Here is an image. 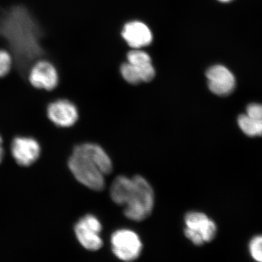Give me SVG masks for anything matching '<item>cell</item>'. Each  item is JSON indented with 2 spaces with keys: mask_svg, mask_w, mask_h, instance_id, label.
I'll use <instances>...</instances> for the list:
<instances>
[{
  "mask_svg": "<svg viewBox=\"0 0 262 262\" xmlns=\"http://www.w3.org/2000/svg\"><path fill=\"white\" fill-rule=\"evenodd\" d=\"M0 34L19 73L24 77L33 63L46 56L42 26L27 7L13 5L1 18Z\"/></svg>",
  "mask_w": 262,
  "mask_h": 262,
  "instance_id": "6da1fadb",
  "label": "cell"
},
{
  "mask_svg": "<svg viewBox=\"0 0 262 262\" xmlns=\"http://www.w3.org/2000/svg\"><path fill=\"white\" fill-rule=\"evenodd\" d=\"M110 195L116 204L125 206V216L135 222L146 220L154 207L152 188L141 176L131 179L119 176L112 184Z\"/></svg>",
  "mask_w": 262,
  "mask_h": 262,
  "instance_id": "7a4b0ae2",
  "label": "cell"
},
{
  "mask_svg": "<svg viewBox=\"0 0 262 262\" xmlns=\"http://www.w3.org/2000/svg\"><path fill=\"white\" fill-rule=\"evenodd\" d=\"M68 165L75 179L85 187L96 191L104 188V174L89 158L73 152Z\"/></svg>",
  "mask_w": 262,
  "mask_h": 262,
  "instance_id": "3957f363",
  "label": "cell"
},
{
  "mask_svg": "<svg viewBox=\"0 0 262 262\" xmlns=\"http://www.w3.org/2000/svg\"><path fill=\"white\" fill-rule=\"evenodd\" d=\"M184 234L195 246H203L215 238L217 227L215 222L201 212H189L184 219Z\"/></svg>",
  "mask_w": 262,
  "mask_h": 262,
  "instance_id": "277c9868",
  "label": "cell"
},
{
  "mask_svg": "<svg viewBox=\"0 0 262 262\" xmlns=\"http://www.w3.org/2000/svg\"><path fill=\"white\" fill-rule=\"evenodd\" d=\"M111 244L115 256L125 262L135 261L142 251L143 245L140 237L130 229H119L114 232Z\"/></svg>",
  "mask_w": 262,
  "mask_h": 262,
  "instance_id": "5b68a950",
  "label": "cell"
},
{
  "mask_svg": "<svg viewBox=\"0 0 262 262\" xmlns=\"http://www.w3.org/2000/svg\"><path fill=\"white\" fill-rule=\"evenodd\" d=\"M27 76L33 87L39 90L53 91L59 83V73L56 65L45 58L33 63Z\"/></svg>",
  "mask_w": 262,
  "mask_h": 262,
  "instance_id": "8992f818",
  "label": "cell"
},
{
  "mask_svg": "<svg viewBox=\"0 0 262 262\" xmlns=\"http://www.w3.org/2000/svg\"><path fill=\"white\" fill-rule=\"evenodd\" d=\"M102 225L94 215L88 214L81 218L76 224L75 232L81 246L91 251H98L103 246L100 233Z\"/></svg>",
  "mask_w": 262,
  "mask_h": 262,
  "instance_id": "52a82bcc",
  "label": "cell"
},
{
  "mask_svg": "<svg viewBox=\"0 0 262 262\" xmlns=\"http://www.w3.org/2000/svg\"><path fill=\"white\" fill-rule=\"evenodd\" d=\"M206 77L208 89L217 96H229L235 89L234 76L225 66L215 65L210 67L207 70Z\"/></svg>",
  "mask_w": 262,
  "mask_h": 262,
  "instance_id": "ba28073f",
  "label": "cell"
},
{
  "mask_svg": "<svg viewBox=\"0 0 262 262\" xmlns=\"http://www.w3.org/2000/svg\"><path fill=\"white\" fill-rule=\"evenodd\" d=\"M48 118L57 126L70 127L78 120V110L73 103L67 99H58L48 106Z\"/></svg>",
  "mask_w": 262,
  "mask_h": 262,
  "instance_id": "9c48e42d",
  "label": "cell"
},
{
  "mask_svg": "<svg viewBox=\"0 0 262 262\" xmlns=\"http://www.w3.org/2000/svg\"><path fill=\"white\" fill-rule=\"evenodd\" d=\"M41 153L40 145L31 137L15 138L11 144V154L18 165L29 166L35 163Z\"/></svg>",
  "mask_w": 262,
  "mask_h": 262,
  "instance_id": "30bf717a",
  "label": "cell"
},
{
  "mask_svg": "<svg viewBox=\"0 0 262 262\" xmlns=\"http://www.w3.org/2000/svg\"><path fill=\"white\" fill-rule=\"evenodd\" d=\"M130 47L140 48L148 46L152 40V34L146 24L140 21L129 22L124 27L122 33Z\"/></svg>",
  "mask_w": 262,
  "mask_h": 262,
  "instance_id": "8fae6325",
  "label": "cell"
},
{
  "mask_svg": "<svg viewBox=\"0 0 262 262\" xmlns=\"http://www.w3.org/2000/svg\"><path fill=\"white\" fill-rule=\"evenodd\" d=\"M74 153L83 155L90 160L96 164L98 168L104 175H108L113 171V163L110 157L101 147L97 144L86 143L75 146L73 151Z\"/></svg>",
  "mask_w": 262,
  "mask_h": 262,
  "instance_id": "7c38bea8",
  "label": "cell"
},
{
  "mask_svg": "<svg viewBox=\"0 0 262 262\" xmlns=\"http://www.w3.org/2000/svg\"><path fill=\"white\" fill-rule=\"evenodd\" d=\"M127 62L130 63L137 71L141 82H150L155 76V71L151 63V58L144 51H130L127 54Z\"/></svg>",
  "mask_w": 262,
  "mask_h": 262,
  "instance_id": "4fadbf2b",
  "label": "cell"
},
{
  "mask_svg": "<svg viewBox=\"0 0 262 262\" xmlns=\"http://www.w3.org/2000/svg\"><path fill=\"white\" fill-rule=\"evenodd\" d=\"M241 130L249 137H261L262 122L248 117L246 114L241 115L237 118Z\"/></svg>",
  "mask_w": 262,
  "mask_h": 262,
  "instance_id": "5bb4252c",
  "label": "cell"
},
{
  "mask_svg": "<svg viewBox=\"0 0 262 262\" xmlns=\"http://www.w3.org/2000/svg\"><path fill=\"white\" fill-rule=\"evenodd\" d=\"M250 256L255 262H262V234L255 235L248 246Z\"/></svg>",
  "mask_w": 262,
  "mask_h": 262,
  "instance_id": "9a60e30c",
  "label": "cell"
},
{
  "mask_svg": "<svg viewBox=\"0 0 262 262\" xmlns=\"http://www.w3.org/2000/svg\"><path fill=\"white\" fill-rule=\"evenodd\" d=\"M13 65V57L10 52L0 49V78L8 75Z\"/></svg>",
  "mask_w": 262,
  "mask_h": 262,
  "instance_id": "2e32d148",
  "label": "cell"
},
{
  "mask_svg": "<svg viewBox=\"0 0 262 262\" xmlns=\"http://www.w3.org/2000/svg\"><path fill=\"white\" fill-rule=\"evenodd\" d=\"M120 72H121L123 78L129 83L137 84L141 82L140 76H139L137 71L128 62L123 63L121 66Z\"/></svg>",
  "mask_w": 262,
  "mask_h": 262,
  "instance_id": "e0dca14e",
  "label": "cell"
},
{
  "mask_svg": "<svg viewBox=\"0 0 262 262\" xmlns=\"http://www.w3.org/2000/svg\"><path fill=\"white\" fill-rule=\"evenodd\" d=\"M248 117L262 122V104L259 103H251L246 107V113Z\"/></svg>",
  "mask_w": 262,
  "mask_h": 262,
  "instance_id": "ac0fdd59",
  "label": "cell"
},
{
  "mask_svg": "<svg viewBox=\"0 0 262 262\" xmlns=\"http://www.w3.org/2000/svg\"><path fill=\"white\" fill-rule=\"evenodd\" d=\"M4 157V149H3V141L1 136H0V163Z\"/></svg>",
  "mask_w": 262,
  "mask_h": 262,
  "instance_id": "d6986e66",
  "label": "cell"
},
{
  "mask_svg": "<svg viewBox=\"0 0 262 262\" xmlns=\"http://www.w3.org/2000/svg\"><path fill=\"white\" fill-rule=\"evenodd\" d=\"M219 1L222 2V3H228L231 0H219Z\"/></svg>",
  "mask_w": 262,
  "mask_h": 262,
  "instance_id": "ffe728a7",
  "label": "cell"
},
{
  "mask_svg": "<svg viewBox=\"0 0 262 262\" xmlns=\"http://www.w3.org/2000/svg\"><path fill=\"white\" fill-rule=\"evenodd\" d=\"M0 24H1V18H0Z\"/></svg>",
  "mask_w": 262,
  "mask_h": 262,
  "instance_id": "44dd1931",
  "label": "cell"
}]
</instances>
